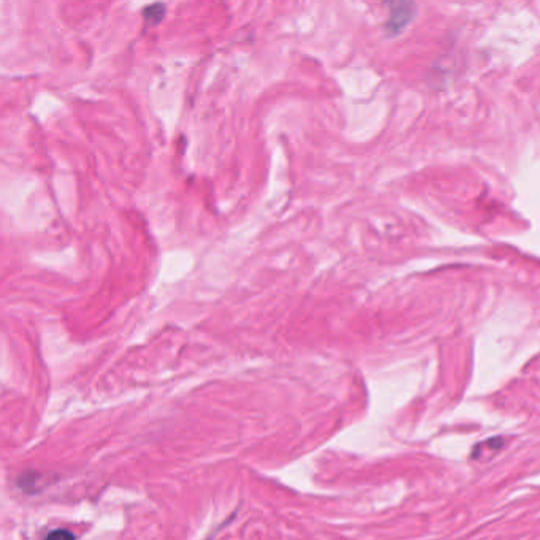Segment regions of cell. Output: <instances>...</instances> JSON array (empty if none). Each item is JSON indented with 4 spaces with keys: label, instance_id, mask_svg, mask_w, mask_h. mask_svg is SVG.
Listing matches in <instances>:
<instances>
[{
    "label": "cell",
    "instance_id": "obj_1",
    "mask_svg": "<svg viewBox=\"0 0 540 540\" xmlns=\"http://www.w3.org/2000/svg\"><path fill=\"white\" fill-rule=\"evenodd\" d=\"M44 540H75V536L67 529H55V531L49 532Z\"/></svg>",
    "mask_w": 540,
    "mask_h": 540
}]
</instances>
